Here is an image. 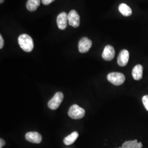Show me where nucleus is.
Returning <instances> with one entry per match:
<instances>
[{"mask_svg":"<svg viewBox=\"0 0 148 148\" xmlns=\"http://www.w3.org/2000/svg\"><path fill=\"white\" fill-rule=\"evenodd\" d=\"M121 147L122 148H141L139 147L137 139L125 142L122 144Z\"/></svg>","mask_w":148,"mask_h":148,"instance_id":"obj_15","label":"nucleus"},{"mask_svg":"<svg viewBox=\"0 0 148 148\" xmlns=\"http://www.w3.org/2000/svg\"><path fill=\"white\" fill-rule=\"evenodd\" d=\"M55 0H42L41 2L44 5H48L49 4H51L52 2H53V1H54Z\"/></svg>","mask_w":148,"mask_h":148,"instance_id":"obj_17","label":"nucleus"},{"mask_svg":"<svg viewBox=\"0 0 148 148\" xmlns=\"http://www.w3.org/2000/svg\"><path fill=\"white\" fill-rule=\"evenodd\" d=\"M3 45H4V40L2 36V35H0V48L2 49L3 47Z\"/></svg>","mask_w":148,"mask_h":148,"instance_id":"obj_18","label":"nucleus"},{"mask_svg":"<svg viewBox=\"0 0 148 148\" xmlns=\"http://www.w3.org/2000/svg\"><path fill=\"white\" fill-rule=\"evenodd\" d=\"M25 139L29 142L33 143H41L42 136L39 133L36 132H29L25 134Z\"/></svg>","mask_w":148,"mask_h":148,"instance_id":"obj_10","label":"nucleus"},{"mask_svg":"<svg viewBox=\"0 0 148 148\" xmlns=\"http://www.w3.org/2000/svg\"><path fill=\"white\" fill-rule=\"evenodd\" d=\"M138 144H139V147H140V148H142L143 147V144H142V143H141V142H138Z\"/></svg>","mask_w":148,"mask_h":148,"instance_id":"obj_20","label":"nucleus"},{"mask_svg":"<svg viewBox=\"0 0 148 148\" xmlns=\"http://www.w3.org/2000/svg\"><path fill=\"white\" fill-rule=\"evenodd\" d=\"M68 14L66 12H62L59 14L57 18V23L59 29L64 30L68 25Z\"/></svg>","mask_w":148,"mask_h":148,"instance_id":"obj_7","label":"nucleus"},{"mask_svg":"<svg viewBox=\"0 0 148 148\" xmlns=\"http://www.w3.org/2000/svg\"><path fill=\"white\" fill-rule=\"evenodd\" d=\"M5 145V141L3 139L1 138V139H0V148H2Z\"/></svg>","mask_w":148,"mask_h":148,"instance_id":"obj_19","label":"nucleus"},{"mask_svg":"<svg viewBox=\"0 0 148 148\" xmlns=\"http://www.w3.org/2000/svg\"><path fill=\"white\" fill-rule=\"evenodd\" d=\"M119 11L123 16H130L132 13L131 8L125 3H121L119 5Z\"/></svg>","mask_w":148,"mask_h":148,"instance_id":"obj_13","label":"nucleus"},{"mask_svg":"<svg viewBox=\"0 0 148 148\" xmlns=\"http://www.w3.org/2000/svg\"><path fill=\"white\" fill-rule=\"evenodd\" d=\"M69 24L74 27H79L80 24V17L78 13L75 10H71L68 14Z\"/></svg>","mask_w":148,"mask_h":148,"instance_id":"obj_6","label":"nucleus"},{"mask_svg":"<svg viewBox=\"0 0 148 148\" xmlns=\"http://www.w3.org/2000/svg\"><path fill=\"white\" fill-rule=\"evenodd\" d=\"M142 101L145 108L147 111H148V95L143 96L142 98Z\"/></svg>","mask_w":148,"mask_h":148,"instance_id":"obj_16","label":"nucleus"},{"mask_svg":"<svg viewBox=\"0 0 148 148\" xmlns=\"http://www.w3.org/2000/svg\"><path fill=\"white\" fill-rule=\"evenodd\" d=\"M63 94L62 92H57L53 96V98L48 101V108L51 110H56L58 108L59 106L60 105L61 103L63 100Z\"/></svg>","mask_w":148,"mask_h":148,"instance_id":"obj_4","label":"nucleus"},{"mask_svg":"<svg viewBox=\"0 0 148 148\" xmlns=\"http://www.w3.org/2000/svg\"><path fill=\"white\" fill-rule=\"evenodd\" d=\"M107 79L112 84L115 86H120L123 84L125 81V76L121 73L113 72L108 74Z\"/></svg>","mask_w":148,"mask_h":148,"instance_id":"obj_3","label":"nucleus"},{"mask_svg":"<svg viewBox=\"0 0 148 148\" xmlns=\"http://www.w3.org/2000/svg\"><path fill=\"white\" fill-rule=\"evenodd\" d=\"M79 137V133L77 132H74L71 133L68 136L66 137L64 139V143L66 145H70L76 141Z\"/></svg>","mask_w":148,"mask_h":148,"instance_id":"obj_14","label":"nucleus"},{"mask_svg":"<svg viewBox=\"0 0 148 148\" xmlns=\"http://www.w3.org/2000/svg\"><path fill=\"white\" fill-rule=\"evenodd\" d=\"M3 1H4V0H0V3H2L3 2Z\"/></svg>","mask_w":148,"mask_h":148,"instance_id":"obj_21","label":"nucleus"},{"mask_svg":"<svg viewBox=\"0 0 148 148\" xmlns=\"http://www.w3.org/2000/svg\"><path fill=\"white\" fill-rule=\"evenodd\" d=\"M85 115V110L76 104L71 106L68 111L69 116L75 120L82 119Z\"/></svg>","mask_w":148,"mask_h":148,"instance_id":"obj_2","label":"nucleus"},{"mask_svg":"<svg viewBox=\"0 0 148 148\" xmlns=\"http://www.w3.org/2000/svg\"><path fill=\"white\" fill-rule=\"evenodd\" d=\"M115 55V51L114 47L111 45H107L102 53V58L106 61H110L114 59Z\"/></svg>","mask_w":148,"mask_h":148,"instance_id":"obj_8","label":"nucleus"},{"mask_svg":"<svg viewBox=\"0 0 148 148\" xmlns=\"http://www.w3.org/2000/svg\"><path fill=\"white\" fill-rule=\"evenodd\" d=\"M130 58V54L126 49H123L120 52L118 58L117 64L120 66H125L127 65Z\"/></svg>","mask_w":148,"mask_h":148,"instance_id":"obj_9","label":"nucleus"},{"mask_svg":"<svg viewBox=\"0 0 148 148\" xmlns=\"http://www.w3.org/2000/svg\"><path fill=\"white\" fill-rule=\"evenodd\" d=\"M18 43L21 49L27 52H32L34 48V41L31 36L27 34H21L18 37Z\"/></svg>","mask_w":148,"mask_h":148,"instance_id":"obj_1","label":"nucleus"},{"mask_svg":"<svg viewBox=\"0 0 148 148\" xmlns=\"http://www.w3.org/2000/svg\"><path fill=\"white\" fill-rule=\"evenodd\" d=\"M41 3V0H28L27 1V10L34 12L37 10Z\"/></svg>","mask_w":148,"mask_h":148,"instance_id":"obj_12","label":"nucleus"},{"mask_svg":"<svg viewBox=\"0 0 148 148\" xmlns=\"http://www.w3.org/2000/svg\"><path fill=\"white\" fill-rule=\"evenodd\" d=\"M143 68L142 65L138 64L133 69L132 75L133 79L136 80H140L143 77Z\"/></svg>","mask_w":148,"mask_h":148,"instance_id":"obj_11","label":"nucleus"},{"mask_svg":"<svg viewBox=\"0 0 148 148\" xmlns=\"http://www.w3.org/2000/svg\"><path fill=\"white\" fill-rule=\"evenodd\" d=\"M92 42L87 37H82L79 42V50L80 53H87L92 47Z\"/></svg>","mask_w":148,"mask_h":148,"instance_id":"obj_5","label":"nucleus"}]
</instances>
